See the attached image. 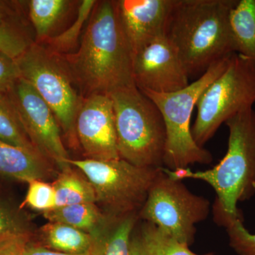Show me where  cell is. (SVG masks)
Segmentation results:
<instances>
[{
	"mask_svg": "<svg viewBox=\"0 0 255 255\" xmlns=\"http://www.w3.org/2000/svg\"><path fill=\"white\" fill-rule=\"evenodd\" d=\"M82 97L135 85L133 53L117 1H97L76 52L61 55Z\"/></svg>",
	"mask_w": 255,
	"mask_h": 255,
	"instance_id": "obj_1",
	"label": "cell"
},
{
	"mask_svg": "<svg viewBox=\"0 0 255 255\" xmlns=\"http://www.w3.org/2000/svg\"><path fill=\"white\" fill-rule=\"evenodd\" d=\"M237 0H174L164 36L189 78L235 53L230 13Z\"/></svg>",
	"mask_w": 255,
	"mask_h": 255,
	"instance_id": "obj_2",
	"label": "cell"
},
{
	"mask_svg": "<svg viewBox=\"0 0 255 255\" xmlns=\"http://www.w3.org/2000/svg\"><path fill=\"white\" fill-rule=\"evenodd\" d=\"M225 124L229 130L227 152L213 168L198 172L189 167L162 169L176 180L197 179L211 186L216 194L215 222L226 228L233 221L243 220L238 204L255 194V111L242 112Z\"/></svg>",
	"mask_w": 255,
	"mask_h": 255,
	"instance_id": "obj_3",
	"label": "cell"
},
{
	"mask_svg": "<svg viewBox=\"0 0 255 255\" xmlns=\"http://www.w3.org/2000/svg\"><path fill=\"white\" fill-rule=\"evenodd\" d=\"M119 157L140 167L163 165L166 128L155 104L132 85L111 92Z\"/></svg>",
	"mask_w": 255,
	"mask_h": 255,
	"instance_id": "obj_4",
	"label": "cell"
},
{
	"mask_svg": "<svg viewBox=\"0 0 255 255\" xmlns=\"http://www.w3.org/2000/svg\"><path fill=\"white\" fill-rule=\"evenodd\" d=\"M231 55L211 65L182 90L166 94L140 90L155 104L163 117L167 135L163 159L166 169L176 170L191 164L212 162L211 152L198 145L193 138L191 119L203 92L226 70Z\"/></svg>",
	"mask_w": 255,
	"mask_h": 255,
	"instance_id": "obj_5",
	"label": "cell"
},
{
	"mask_svg": "<svg viewBox=\"0 0 255 255\" xmlns=\"http://www.w3.org/2000/svg\"><path fill=\"white\" fill-rule=\"evenodd\" d=\"M15 60L21 78L49 106L69 144L76 145L75 122L82 97L63 56L33 42Z\"/></svg>",
	"mask_w": 255,
	"mask_h": 255,
	"instance_id": "obj_6",
	"label": "cell"
},
{
	"mask_svg": "<svg viewBox=\"0 0 255 255\" xmlns=\"http://www.w3.org/2000/svg\"><path fill=\"white\" fill-rule=\"evenodd\" d=\"M255 103V66L233 53L228 66L208 86L196 105L197 114L191 134L198 145L212 138L220 127Z\"/></svg>",
	"mask_w": 255,
	"mask_h": 255,
	"instance_id": "obj_7",
	"label": "cell"
},
{
	"mask_svg": "<svg viewBox=\"0 0 255 255\" xmlns=\"http://www.w3.org/2000/svg\"><path fill=\"white\" fill-rule=\"evenodd\" d=\"M87 178L95 190L96 204L111 216L139 213L159 168L140 167L122 159H67Z\"/></svg>",
	"mask_w": 255,
	"mask_h": 255,
	"instance_id": "obj_8",
	"label": "cell"
},
{
	"mask_svg": "<svg viewBox=\"0 0 255 255\" xmlns=\"http://www.w3.org/2000/svg\"><path fill=\"white\" fill-rule=\"evenodd\" d=\"M209 212L208 199L193 194L182 181L169 177L160 167L139 211V219L190 246L195 238L196 224L205 221Z\"/></svg>",
	"mask_w": 255,
	"mask_h": 255,
	"instance_id": "obj_9",
	"label": "cell"
},
{
	"mask_svg": "<svg viewBox=\"0 0 255 255\" xmlns=\"http://www.w3.org/2000/svg\"><path fill=\"white\" fill-rule=\"evenodd\" d=\"M18 117L35 147L59 170L70 158L64 145L61 129L53 111L33 87L19 78L8 92Z\"/></svg>",
	"mask_w": 255,
	"mask_h": 255,
	"instance_id": "obj_10",
	"label": "cell"
},
{
	"mask_svg": "<svg viewBox=\"0 0 255 255\" xmlns=\"http://www.w3.org/2000/svg\"><path fill=\"white\" fill-rule=\"evenodd\" d=\"M132 75L141 91L171 93L189 85V75L177 51L165 36L134 52Z\"/></svg>",
	"mask_w": 255,
	"mask_h": 255,
	"instance_id": "obj_11",
	"label": "cell"
},
{
	"mask_svg": "<svg viewBox=\"0 0 255 255\" xmlns=\"http://www.w3.org/2000/svg\"><path fill=\"white\" fill-rule=\"evenodd\" d=\"M77 138L87 159H121L117 148L113 104L107 95L82 97L75 122Z\"/></svg>",
	"mask_w": 255,
	"mask_h": 255,
	"instance_id": "obj_12",
	"label": "cell"
},
{
	"mask_svg": "<svg viewBox=\"0 0 255 255\" xmlns=\"http://www.w3.org/2000/svg\"><path fill=\"white\" fill-rule=\"evenodd\" d=\"M174 0H118L122 27L132 53L164 36Z\"/></svg>",
	"mask_w": 255,
	"mask_h": 255,
	"instance_id": "obj_13",
	"label": "cell"
},
{
	"mask_svg": "<svg viewBox=\"0 0 255 255\" xmlns=\"http://www.w3.org/2000/svg\"><path fill=\"white\" fill-rule=\"evenodd\" d=\"M55 164L41 153L0 140V176L19 182L44 180L55 173Z\"/></svg>",
	"mask_w": 255,
	"mask_h": 255,
	"instance_id": "obj_14",
	"label": "cell"
},
{
	"mask_svg": "<svg viewBox=\"0 0 255 255\" xmlns=\"http://www.w3.org/2000/svg\"><path fill=\"white\" fill-rule=\"evenodd\" d=\"M43 214L48 222L68 225L88 233L92 238L96 237L103 231L114 217L106 214L96 203H83L55 208Z\"/></svg>",
	"mask_w": 255,
	"mask_h": 255,
	"instance_id": "obj_15",
	"label": "cell"
},
{
	"mask_svg": "<svg viewBox=\"0 0 255 255\" xmlns=\"http://www.w3.org/2000/svg\"><path fill=\"white\" fill-rule=\"evenodd\" d=\"M139 213L113 217L108 226L92 239V255H129Z\"/></svg>",
	"mask_w": 255,
	"mask_h": 255,
	"instance_id": "obj_16",
	"label": "cell"
},
{
	"mask_svg": "<svg viewBox=\"0 0 255 255\" xmlns=\"http://www.w3.org/2000/svg\"><path fill=\"white\" fill-rule=\"evenodd\" d=\"M40 246L68 255L91 253L92 239L88 233L63 223L48 222L39 230Z\"/></svg>",
	"mask_w": 255,
	"mask_h": 255,
	"instance_id": "obj_17",
	"label": "cell"
},
{
	"mask_svg": "<svg viewBox=\"0 0 255 255\" xmlns=\"http://www.w3.org/2000/svg\"><path fill=\"white\" fill-rule=\"evenodd\" d=\"M229 22L235 53L255 66V0H237Z\"/></svg>",
	"mask_w": 255,
	"mask_h": 255,
	"instance_id": "obj_18",
	"label": "cell"
},
{
	"mask_svg": "<svg viewBox=\"0 0 255 255\" xmlns=\"http://www.w3.org/2000/svg\"><path fill=\"white\" fill-rule=\"evenodd\" d=\"M54 188L56 208L96 203L95 190L91 183L83 174H79L71 164L60 169L52 183Z\"/></svg>",
	"mask_w": 255,
	"mask_h": 255,
	"instance_id": "obj_19",
	"label": "cell"
},
{
	"mask_svg": "<svg viewBox=\"0 0 255 255\" xmlns=\"http://www.w3.org/2000/svg\"><path fill=\"white\" fill-rule=\"evenodd\" d=\"M73 1L67 0H31L28 14L36 35V43L50 38L52 31L63 18Z\"/></svg>",
	"mask_w": 255,
	"mask_h": 255,
	"instance_id": "obj_20",
	"label": "cell"
},
{
	"mask_svg": "<svg viewBox=\"0 0 255 255\" xmlns=\"http://www.w3.org/2000/svg\"><path fill=\"white\" fill-rule=\"evenodd\" d=\"M0 140L26 150L40 152L28 137L7 93L0 94Z\"/></svg>",
	"mask_w": 255,
	"mask_h": 255,
	"instance_id": "obj_21",
	"label": "cell"
},
{
	"mask_svg": "<svg viewBox=\"0 0 255 255\" xmlns=\"http://www.w3.org/2000/svg\"><path fill=\"white\" fill-rule=\"evenodd\" d=\"M140 236L146 255H214L213 253L196 254L190 251L189 246L174 239L150 223H143Z\"/></svg>",
	"mask_w": 255,
	"mask_h": 255,
	"instance_id": "obj_22",
	"label": "cell"
},
{
	"mask_svg": "<svg viewBox=\"0 0 255 255\" xmlns=\"http://www.w3.org/2000/svg\"><path fill=\"white\" fill-rule=\"evenodd\" d=\"M33 224L21 205L0 196V241L16 236L33 237Z\"/></svg>",
	"mask_w": 255,
	"mask_h": 255,
	"instance_id": "obj_23",
	"label": "cell"
},
{
	"mask_svg": "<svg viewBox=\"0 0 255 255\" xmlns=\"http://www.w3.org/2000/svg\"><path fill=\"white\" fill-rule=\"evenodd\" d=\"M97 1L83 0L78 9V14L73 24L60 34L52 36L41 44L48 49L60 55L70 53V50L78 43L79 36L81 33L83 25L91 16Z\"/></svg>",
	"mask_w": 255,
	"mask_h": 255,
	"instance_id": "obj_24",
	"label": "cell"
},
{
	"mask_svg": "<svg viewBox=\"0 0 255 255\" xmlns=\"http://www.w3.org/2000/svg\"><path fill=\"white\" fill-rule=\"evenodd\" d=\"M27 192L21 207L45 213L56 208V199L53 184L44 180L35 179L28 182Z\"/></svg>",
	"mask_w": 255,
	"mask_h": 255,
	"instance_id": "obj_25",
	"label": "cell"
},
{
	"mask_svg": "<svg viewBox=\"0 0 255 255\" xmlns=\"http://www.w3.org/2000/svg\"><path fill=\"white\" fill-rule=\"evenodd\" d=\"M33 42L14 23L0 25V51L16 60Z\"/></svg>",
	"mask_w": 255,
	"mask_h": 255,
	"instance_id": "obj_26",
	"label": "cell"
},
{
	"mask_svg": "<svg viewBox=\"0 0 255 255\" xmlns=\"http://www.w3.org/2000/svg\"><path fill=\"white\" fill-rule=\"evenodd\" d=\"M226 228L230 246L238 255H255V234L246 229L243 219L232 221Z\"/></svg>",
	"mask_w": 255,
	"mask_h": 255,
	"instance_id": "obj_27",
	"label": "cell"
},
{
	"mask_svg": "<svg viewBox=\"0 0 255 255\" xmlns=\"http://www.w3.org/2000/svg\"><path fill=\"white\" fill-rule=\"evenodd\" d=\"M19 78L16 60L0 51V94L8 93Z\"/></svg>",
	"mask_w": 255,
	"mask_h": 255,
	"instance_id": "obj_28",
	"label": "cell"
},
{
	"mask_svg": "<svg viewBox=\"0 0 255 255\" xmlns=\"http://www.w3.org/2000/svg\"><path fill=\"white\" fill-rule=\"evenodd\" d=\"M32 238L16 236L0 241V255H26V247Z\"/></svg>",
	"mask_w": 255,
	"mask_h": 255,
	"instance_id": "obj_29",
	"label": "cell"
},
{
	"mask_svg": "<svg viewBox=\"0 0 255 255\" xmlns=\"http://www.w3.org/2000/svg\"><path fill=\"white\" fill-rule=\"evenodd\" d=\"M26 255H68L65 254V253H58L50 251V250L47 249V248H43L38 243H34L33 241L30 242L28 243L26 249ZM92 255V253H87L84 255Z\"/></svg>",
	"mask_w": 255,
	"mask_h": 255,
	"instance_id": "obj_30",
	"label": "cell"
},
{
	"mask_svg": "<svg viewBox=\"0 0 255 255\" xmlns=\"http://www.w3.org/2000/svg\"><path fill=\"white\" fill-rule=\"evenodd\" d=\"M146 255L140 239V232L132 234L131 243H130V255Z\"/></svg>",
	"mask_w": 255,
	"mask_h": 255,
	"instance_id": "obj_31",
	"label": "cell"
},
{
	"mask_svg": "<svg viewBox=\"0 0 255 255\" xmlns=\"http://www.w3.org/2000/svg\"><path fill=\"white\" fill-rule=\"evenodd\" d=\"M11 12L4 2L0 1V25L4 23H13L11 21Z\"/></svg>",
	"mask_w": 255,
	"mask_h": 255,
	"instance_id": "obj_32",
	"label": "cell"
}]
</instances>
